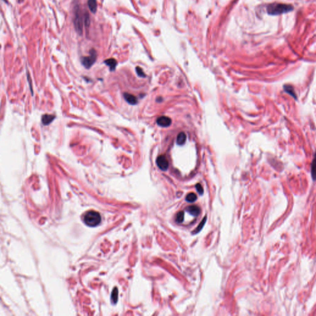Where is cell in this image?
Instances as JSON below:
<instances>
[{
	"mask_svg": "<svg viewBox=\"0 0 316 316\" xmlns=\"http://www.w3.org/2000/svg\"><path fill=\"white\" fill-rule=\"evenodd\" d=\"M196 189L197 192H198V193L200 195H202L203 194V189L202 187V186L201 185V184H199V183L196 184Z\"/></svg>",
	"mask_w": 316,
	"mask_h": 316,
	"instance_id": "20",
	"label": "cell"
},
{
	"mask_svg": "<svg viewBox=\"0 0 316 316\" xmlns=\"http://www.w3.org/2000/svg\"><path fill=\"white\" fill-rule=\"evenodd\" d=\"M186 211H188L190 214L194 216H198L201 212L200 208L196 205H193L187 207V208L186 209Z\"/></svg>",
	"mask_w": 316,
	"mask_h": 316,
	"instance_id": "7",
	"label": "cell"
},
{
	"mask_svg": "<svg viewBox=\"0 0 316 316\" xmlns=\"http://www.w3.org/2000/svg\"><path fill=\"white\" fill-rule=\"evenodd\" d=\"M172 123L171 118L167 116H161L157 119V124L162 127H169Z\"/></svg>",
	"mask_w": 316,
	"mask_h": 316,
	"instance_id": "6",
	"label": "cell"
},
{
	"mask_svg": "<svg viewBox=\"0 0 316 316\" xmlns=\"http://www.w3.org/2000/svg\"><path fill=\"white\" fill-rule=\"evenodd\" d=\"M292 9L291 6L285 5H271L269 6L268 11L270 14H281L284 12H286L287 11H291Z\"/></svg>",
	"mask_w": 316,
	"mask_h": 316,
	"instance_id": "4",
	"label": "cell"
},
{
	"mask_svg": "<svg viewBox=\"0 0 316 316\" xmlns=\"http://www.w3.org/2000/svg\"><path fill=\"white\" fill-rule=\"evenodd\" d=\"M136 71H137V74L140 77H145V74L143 72V69L141 68H140L139 67H137L136 68Z\"/></svg>",
	"mask_w": 316,
	"mask_h": 316,
	"instance_id": "19",
	"label": "cell"
},
{
	"mask_svg": "<svg viewBox=\"0 0 316 316\" xmlns=\"http://www.w3.org/2000/svg\"><path fill=\"white\" fill-rule=\"evenodd\" d=\"M206 217H205L204 218V219L201 222V223L199 224V225L197 227V228L196 229V230L193 232V233H198L203 227V226H204V224H205V222H206Z\"/></svg>",
	"mask_w": 316,
	"mask_h": 316,
	"instance_id": "16",
	"label": "cell"
},
{
	"mask_svg": "<svg viewBox=\"0 0 316 316\" xmlns=\"http://www.w3.org/2000/svg\"><path fill=\"white\" fill-rule=\"evenodd\" d=\"M197 199V196L193 193H190L186 196V201L189 202H193Z\"/></svg>",
	"mask_w": 316,
	"mask_h": 316,
	"instance_id": "13",
	"label": "cell"
},
{
	"mask_svg": "<svg viewBox=\"0 0 316 316\" xmlns=\"http://www.w3.org/2000/svg\"><path fill=\"white\" fill-rule=\"evenodd\" d=\"M84 22H85V26L88 27L89 25H90V21L89 14H88V12L85 13V15H84Z\"/></svg>",
	"mask_w": 316,
	"mask_h": 316,
	"instance_id": "18",
	"label": "cell"
},
{
	"mask_svg": "<svg viewBox=\"0 0 316 316\" xmlns=\"http://www.w3.org/2000/svg\"><path fill=\"white\" fill-rule=\"evenodd\" d=\"M124 98L125 99V100L131 104H132V105H134V104H136L137 103V98L132 95V94H130V93H125L124 94Z\"/></svg>",
	"mask_w": 316,
	"mask_h": 316,
	"instance_id": "8",
	"label": "cell"
},
{
	"mask_svg": "<svg viewBox=\"0 0 316 316\" xmlns=\"http://www.w3.org/2000/svg\"><path fill=\"white\" fill-rule=\"evenodd\" d=\"M184 220V212L182 211L179 212L176 216V222L178 224L182 223Z\"/></svg>",
	"mask_w": 316,
	"mask_h": 316,
	"instance_id": "17",
	"label": "cell"
},
{
	"mask_svg": "<svg viewBox=\"0 0 316 316\" xmlns=\"http://www.w3.org/2000/svg\"><path fill=\"white\" fill-rule=\"evenodd\" d=\"M156 164L159 168L163 171H167L169 167V162L164 155L159 156L157 158Z\"/></svg>",
	"mask_w": 316,
	"mask_h": 316,
	"instance_id": "5",
	"label": "cell"
},
{
	"mask_svg": "<svg viewBox=\"0 0 316 316\" xmlns=\"http://www.w3.org/2000/svg\"><path fill=\"white\" fill-rule=\"evenodd\" d=\"M74 27L76 30L79 35H82L83 33V19L81 15L80 8L76 6L75 9V17H74Z\"/></svg>",
	"mask_w": 316,
	"mask_h": 316,
	"instance_id": "2",
	"label": "cell"
},
{
	"mask_svg": "<svg viewBox=\"0 0 316 316\" xmlns=\"http://www.w3.org/2000/svg\"><path fill=\"white\" fill-rule=\"evenodd\" d=\"M117 298H118V290H117V288H115L113 291L112 294H111V300H112V302L114 304H115L117 303Z\"/></svg>",
	"mask_w": 316,
	"mask_h": 316,
	"instance_id": "14",
	"label": "cell"
},
{
	"mask_svg": "<svg viewBox=\"0 0 316 316\" xmlns=\"http://www.w3.org/2000/svg\"><path fill=\"white\" fill-rule=\"evenodd\" d=\"M55 116L53 115H49V114H45L42 117V123L45 125H48L50 123L52 122V121L54 119Z\"/></svg>",
	"mask_w": 316,
	"mask_h": 316,
	"instance_id": "11",
	"label": "cell"
},
{
	"mask_svg": "<svg viewBox=\"0 0 316 316\" xmlns=\"http://www.w3.org/2000/svg\"><path fill=\"white\" fill-rule=\"evenodd\" d=\"M97 58V51L94 49H91L90 51V56L82 57L81 62L82 65L87 69H90L95 63Z\"/></svg>",
	"mask_w": 316,
	"mask_h": 316,
	"instance_id": "3",
	"label": "cell"
},
{
	"mask_svg": "<svg viewBox=\"0 0 316 316\" xmlns=\"http://www.w3.org/2000/svg\"><path fill=\"white\" fill-rule=\"evenodd\" d=\"M88 5L90 10L93 13H96L97 11V0H88Z\"/></svg>",
	"mask_w": 316,
	"mask_h": 316,
	"instance_id": "10",
	"label": "cell"
},
{
	"mask_svg": "<svg viewBox=\"0 0 316 316\" xmlns=\"http://www.w3.org/2000/svg\"><path fill=\"white\" fill-rule=\"evenodd\" d=\"M104 63L109 67L110 70L111 71H113L116 69V67L117 64V61L114 58H110V59H108L104 61Z\"/></svg>",
	"mask_w": 316,
	"mask_h": 316,
	"instance_id": "9",
	"label": "cell"
},
{
	"mask_svg": "<svg viewBox=\"0 0 316 316\" xmlns=\"http://www.w3.org/2000/svg\"><path fill=\"white\" fill-rule=\"evenodd\" d=\"M101 216L96 211H88L84 217V222L90 227H95L100 224L101 222Z\"/></svg>",
	"mask_w": 316,
	"mask_h": 316,
	"instance_id": "1",
	"label": "cell"
},
{
	"mask_svg": "<svg viewBox=\"0 0 316 316\" xmlns=\"http://www.w3.org/2000/svg\"><path fill=\"white\" fill-rule=\"evenodd\" d=\"M284 89H285V91L287 92V93H289L290 95H291V96L293 97H295L296 95H295L294 92L293 88V87H292L291 86H290V85H285V86L284 87Z\"/></svg>",
	"mask_w": 316,
	"mask_h": 316,
	"instance_id": "15",
	"label": "cell"
},
{
	"mask_svg": "<svg viewBox=\"0 0 316 316\" xmlns=\"http://www.w3.org/2000/svg\"><path fill=\"white\" fill-rule=\"evenodd\" d=\"M186 139H187V136L185 134L184 132H180L177 136V143L179 145H183L185 143Z\"/></svg>",
	"mask_w": 316,
	"mask_h": 316,
	"instance_id": "12",
	"label": "cell"
}]
</instances>
